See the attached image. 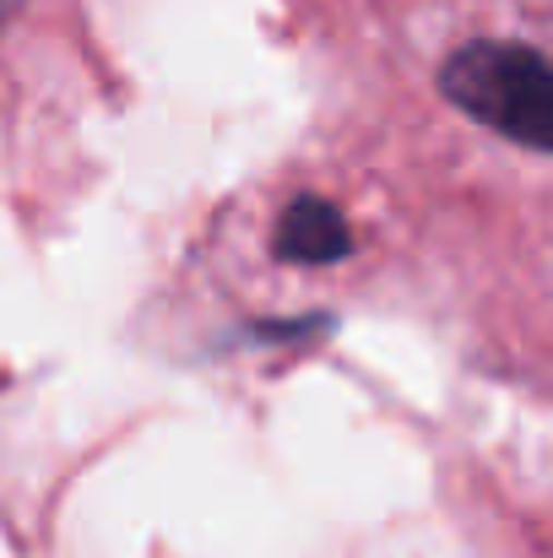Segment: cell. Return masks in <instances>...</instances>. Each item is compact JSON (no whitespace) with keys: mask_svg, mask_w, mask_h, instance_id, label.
Here are the masks:
<instances>
[{"mask_svg":"<svg viewBox=\"0 0 553 558\" xmlns=\"http://www.w3.org/2000/svg\"><path fill=\"white\" fill-rule=\"evenodd\" d=\"M277 244L293 260H337L348 250V222L326 201H299V206H288V217L277 228Z\"/></svg>","mask_w":553,"mask_h":558,"instance_id":"obj_2","label":"cell"},{"mask_svg":"<svg viewBox=\"0 0 553 558\" xmlns=\"http://www.w3.org/2000/svg\"><path fill=\"white\" fill-rule=\"evenodd\" d=\"M445 93L500 136L553 153V60L521 44H467L445 65Z\"/></svg>","mask_w":553,"mask_h":558,"instance_id":"obj_1","label":"cell"}]
</instances>
